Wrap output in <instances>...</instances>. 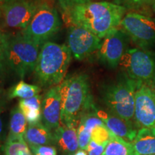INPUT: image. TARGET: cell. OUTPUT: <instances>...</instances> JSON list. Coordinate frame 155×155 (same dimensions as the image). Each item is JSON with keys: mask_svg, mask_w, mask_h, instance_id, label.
I'll use <instances>...</instances> for the list:
<instances>
[{"mask_svg": "<svg viewBox=\"0 0 155 155\" xmlns=\"http://www.w3.org/2000/svg\"><path fill=\"white\" fill-rule=\"evenodd\" d=\"M127 9L108 2H95L75 5L65 11L71 25L82 27L103 40L119 28Z\"/></svg>", "mask_w": 155, "mask_h": 155, "instance_id": "cell-1", "label": "cell"}, {"mask_svg": "<svg viewBox=\"0 0 155 155\" xmlns=\"http://www.w3.org/2000/svg\"><path fill=\"white\" fill-rule=\"evenodd\" d=\"M60 86L61 124L78 128L83 114L94 107L89 78L85 73L68 77Z\"/></svg>", "mask_w": 155, "mask_h": 155, "instance_id": "cell-2", "label": "cell"}, {"mask_svg": "<svg viewBox=\"0 0 155 155\" xmlns=\"http://www.w3.org/2000/svg\"><path fill=\"white\" fill-rule=\"evenodd\" d=\"M72 54L65 45L48 41L40 48L34 72L40 86L54 87L65 80Z\"/></svg>", "mask_w": 155, "mask_h": 155, "instance_id": "cell-3", "label": "cell"}, {"mask_svg": "<svg viewBox=\"0 0 155 155\" xmlns=\"http://www.w3.org/2000/svg\"><path fill=\"white\" fill-rule=\"evenodd\" d=\"M141 84L125 75L123 78L104 87L102 99L108 112L126 121L134 123L135 94Z\"/></svg>", "mask_w": 155, "mask_h": 155, "instance_id": "cell-4", "label": "cell"}, {"mask_svg": "<svg viewBox=\"0 0 155 155\" xmlns=\"http://www.w3.org/2000/svg\"><path fill=\"white\" fill-rule=\"evenodd\" d=\"M40 50V45L22 32L8 35L5 47L7 66L23 78L35 69Z\"/></svg>", "mask_w": 155, "mask_h": 155, "instance_id": "cell-5", "label": "cell"}, {"mask_svg": "<svg viewBox=\"0 0 155 155\" xmlns=\"http://www.w3.org/2000/svg\"><path fill=\"white\" fill-rule=\"evenodd\" d=\"M119 65L129 79L155 88V56L150 50L128 48Z\"/></svg>", "mask_w": 155, "mask_h": 155, "instance_id": "cell-6", "label": "cell"}, {"mask_svg": "<svg viewBox=\"0 0 155 155\" xmlns=\"http://www.w3.org/2000/svg\"><path fill=\"white\" fill-rule=\"evenodd\" d=\"M119 28L139 48L148 50L155 44V19L137 12H127Z\"/></svg>", "mask_w": 155, "mask_h": 155, "instance_id": "cell-7", "label": "cell"}, {"mask_svg": "<svg viewBox=\"0 0 155 155\" xmlns=\"http://www.w3.org/2000/svg\"><path fill=\"white\" fill-rule=\"evenodd\" d=\"M60 28L61 20L57 10L46 4H42L38 5L30 24L21 32L42 46L57 33Z\"/></svg>", "mask_w": 155, "mask_h": 155, "instance_id": "cell-8", "label": "cell"}, {"mask_svg": "<svg viewBox=\"0 0 155 155\" xmlns=\"http://www.w3.org/2000/svg\"><path fill=\"white\" fill-rule=\"evenodd\" d=\"M102 40L82 27L71 25L68 31L67 46L72 55L82 61L98 51Z\"/></svg>", "mask_w": 155, "mask_h": 155, "instance_id": "cell-9", "label": "cell"}, {"mask_svg": "<svg viewBox=\"0 0 155 155\" xmlns=\"http://www.w3.org/2000/svg\"><path fill=\"white\" fill-rule=\"evenodd\" d=\"M38 5L29 0H12L0 6L4 24L12 29L25 30L35 14Z\"/></svg>", "mask_w": 155, "mask_h": 155, "instance_id": "cell-10", "label": "cell"}, {"mask_svg": "<svg viewBox=\"0 0 155 155\" xmlns=\"http://www.w3.org/2000/svg\"><path fill=\"white\" fill-rule=\"evenodd\" d=\"M134 123L139 129L155 128V88L141 84L137 89Z\"/></svg>", "mask_w": 155, "mask_h": 155, "instance_id": "cell-11", "label": "cell"}, {"mask_svg": "<svg viewBox=\"0 0 155 155\" xmlns=\"http://www.w3.org/2000/svg\"><path fill=\"white\" fill-rule=\"evenodd\" d=\"M127 35L119 28L112 30L102 40L98 50L100 61L106 66L116 68L128 50Z\"/></svg>", "mask_w": 155, "mask_h": 155, "instance_id": "cell-12", "label": "cell"}, {"mask_svg": "<svg viewBox=\"0 0 155 155\" xmlns=\"http://www.w3.org/2000/svg\"><path fill=\"white\" fill-rule=\"evenodd\" d=\"M42 124L51 131L61 124V100L60 86L52 87L45 94L42 102Z\"/></svg>", "mask_w": 155, "mask_h": 155, "instance_id": "cell-13", "label": "cell"}, {"mask_svg": "<svg viewBox=\"0 0 155 155\" xmlns=\"http://www.w3.org/2000/svg\"><path fill=\"white\" fill-rule=\"evenodd\" d=\"M95 111L96 115L102 120L106 127L112 133L129 142H132L137 134L134 124L126 121L110 112L99 109L96 106Z\"/></svg>", "mask_w": 155, "mask_h": 155, "instance_id": "cell-14", "label": "cell"}, {"mask_svg": "<svg viewBox=\"0 0 155 155\" xmlns=\"http://www.w3.org/2000/svg\"><path fill=\"white\" fill-rule=\"evenodd\" d=\"M55 144L64 155H74L78 149L77 128L61 124L53 131Z\"/></svg>", "mask_w": 155, "mask_h": 155, "instance_id": "cell-15", "label": "cell"}, {"mask_svg": "<svg viewBox=\"0 0 155 155\" xmlns=\"http://www.w3.org/2000/svg\"><path fill=\"white\" fill-rule=\"evenodd\" d=\"M131 144L136 155H155V128H141Z\"/></svg>", "mask_w": 155, "mask_h": 155, "instance_id": "cell-16", "label": "cell"}, {"mask_svg": "<svg viewBox=\"0 0 155 155\" xmlns=\"http://www.w3.org/2000/svg\"><path fill=\"white\" fill-rule=\"evenodd\" d=\"M24 139L29 145L52 146L55 144L53 132L48 129L42 122L29 125L25 131Z\"/></svg>", "mask_w": 155, "mask_h": 155, "instance_id": "cell-17", "label": "cell"}, {"mask_svg": "<svg viewBox=\"0 0 155 155\" xmlns=\"http://www.w3.org/2000/svg\"><path fill=\"white\" fill-rule=\"evenodd\" d=\"M42 96L37 95L28 99H20L18 107L30 124H36L42 121Z\"/></svg>", "mask_w": 155, "mask_h": 155, "instance_id": "cell-18", "label": "cell"}, {"mask_svg": "<svg viewBox=\"0 0 155 155\" xmlns=\"http://www.w3.org/2000/svg\"><path fill=\"white\" fill-rule=\"evenodd\" d=\"M102 155H136L131 142L112 133Z\"/></svg>", "mask_w": 155, "mask_h": 155, "instance_id": "cell-19", "label": "cell"}, {"mask_svg": "<svg viewBox=\"0 0 155 155\" xmlns=\"http://www.w3.org/2000/svg\"><path fill=\"white\" fill-rule=\"evenodd\" d=\"M28 129V121L18 106L12 110L8 137H24Z\"/></svg>", "mask_w": 155, "mask_h": 155, "instance_id": "cell-20", "label": "cell"}, {"mask_svg": "<svg viewBox=\"0 0 155 155\" xmlns=\"http://www.w3.org/2000/svg\"><path fill=\"white\" fill-rule=\"evenodd\" d=\"M3 150L5 155H32L24 137H8Z\"/></svg>", "mask_w": 155, "mask_h": 155, "instance_id": "cell-21", "label": "cell"}, {"mask_svg": "<svg viewBox=\"0 0 155 155\" xmlns=\"http://www.w3.org/2000/svg\"><path fill=\"white\" fill-rule=\"evenodd\" d=\"M40 91L41 88L39 86L29 84L25 81H20L10 88L8 93V98L9 99L15 98L28 99L38 95Z\"/></svg>", "mask_w": 155, "mask_h": 155, "instance_id": "cell-22", "label": "cell"}, {"mask_svg": "<svg viewBox=\"0 0 155 155\" xmlns=\"http://www.w3.org/2000/svg\"><path fill=\"white\" fill-rule=\"evenodd\" d=\"M154 0H114L116 5L124 7L127 9H131L132 12L143 13V10L149 7H152Z\"/></svg>", "mask_w": 155, "mask_h": 155, "instance_id": "cell-23", "label": "cell"}, {"mask_svg": "<svg viewBox=\"0 0 155 155\" xmlns=\"http://www.w3.org/2000/svg\"><path fill=\"white\" fill-rule=\"evenodd\" d=\"M112 132L104 125L97 126L93 129L91 132V140L96 144H102L108 142L111 139Z\"/></svg>", "mask_w": 155, "mask_h": 155, "instance_id": "cell-24", "label": "cell"}, {"mask_svg": "<svg viewBox=\"0 0 155 155\" xmlns=\"http://www.w3.org/2000/svg\"><path fill=\"white\" fill-rule=\"evenodd\" d=\"M92 131L86 129L82 125L78 124L77 128L78 140V148L80 150H86L90 141H91Z\"/></svg>", "mask_w": 155, "mask_h": 155, "instance_id": "cell-25", "label": "cell"}, {"mask_svg": "<svg viewBox=\"0 0 155 155\" xmlns=\"http://www.w3.org/2000/svg\"><path fill=\"white\" fill-rule=\"evenodd\" d=\"M35 155H57V150L53 146L29 145Z\"/></svg>", "mask_w": 155, "mask_h": 155, "instance_id": "cell-26", "label": "cell"}, {"mask_svg": "<svg viewBox=\"0 0 155 155\" xmlns=\"http://www.w3.org/2000/svg\"><path fill=\"white\" fill-rule=\"evenodd\" d=\"M91 0H60L61 7L64 10L66 11L75 5H83L90 2Z\"/></svg>", "mask_w": 155, "mask_h": 155, "instance_id": "cell-27", "label": "cell"}, {"mask_svg": "<svg viewBox=\"0 0 155 155\" xmlns=\"http://www.w3.org/2000/svg\"><path fill=\"white\" fill-rule=\"evenodd\" d=\"M108 142H106L102 144L98 145V146L96 147V148L93 149V150L87 152L88 155H102V154L104 152V150H105L106 147V145L108 144Z\"/></svg>", "mask_w": 155, "mask_h": 155, "instance_id": "cell-28", "label": "cell"}, {"mask_svg": "<svg viewBox=\"0 0 155 155\" xmlns=\"http://www.w3.org/2000/svg\"><path fill=\"white\" fill-rule=\"evenodd\" d=\"M7 66L5 48H0V72Z\"/></svg>", "mask_w": 155, "mask_h": 155, "instance_id": "cell-29", "label": "cell"}, {"mask_svg": "<svg viewBox=\"0 0 155 155\" xmlns=\"http://www.w3.org/2000/svg\"><path fill=\"white\" fill-rule=\"evenodd\" d=\"M9 35L5 34L2 31L0 30V48H5L7 45V39Z\"/></svg>", "mask_w": 155, "mask_h": 155, "instance_id": "cell-30", "label": "cell"}, {"mask_svg": "<svg viewBox=\"0 0 155 155\" xmlns=\"http://www.w3.org/2000/svg\"><path fill=\"white\" fill-rule=\"evenodd\" d=\"M5 108V101L0 98V114L4 111Z\"/></svg>", "mask_w": 155, "mask_h": 155, "instance_id": "cell-31", "label": "cell"}, {"mask_svg": "<svg viewBox=\"0 0 155 155\" xmlns=\"http://www.w3.org/2000/svg\"><path fill=\"white\" fill-rule=\"evenodd\" d=\"M74 155H88V153H87L86 150H78L76 151V152L75 153Z\"/></svg>", "mask_w": 155, "mask_h": 155, "instance_id": "cell-32", "label": "cell"}, {"mask_svg": "<svg viewBox=\"0 0 155 155\" xmlns=\"http://www.w3.org/2000/svg\"><path fill=\"white\" fill-rule=\"evenodd\" d=\"M2 128H3V124L2 121L1 117H0V137H1L2 132Z\"/></svg>", "mask_w": 155, "mask_h": 155, "instance_id": "cell-33", "label": "cell"}, {"mask_svg": "<svg viewBox=\"0 0 155 155\" xmlns=\"http://www.w3.org/2000/svg\"><path fill=\"white\" fill-rule=\"evenodd\" d=\"M151 8H152V9L153 12H154V14H155V0H154V2H153V3H152V7H151Z\"/></svg>", "mask_w": 155, "mask_h": 155, "instance_id": "cell-34", "label": "cell"}, {"mask_svg": "<svg viewBox=\"0 0 155 155\" xmlns=\"http://www.w3.org/2000/svg\"><path fill=\"white\" fill-rule=\"evenodd\" d=\"M7 2V0H0V6H2L4 4H5Z\"/></svg>", "mask_w": 155, "mask_h": 155, "instance_id": "cell-35", "label": "cell"}, {"mask_svg": "<svg viewBox=\"0 0 155 155\" xmlns=\"http://www.w3.org/2000/svg\"></svg>", "mask_w": 155, "mask_h": 155, "instance_id": "cell-36", "label": "cell"}]
</instances>
